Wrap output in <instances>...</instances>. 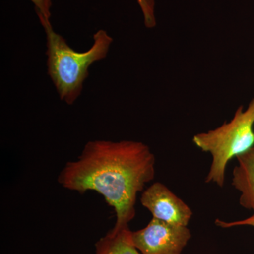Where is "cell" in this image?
I'll list each match as a JSON object with an SVG mask.
<instances>
[{
	"label": "cell",
	"mask_w": 254,
	"mask_h": 254,
	"mask_svg": "<svg viewBox=\"0 0 254 254\" xmlns=\"http://www.w3.org/2000/svg\"><path fill=\"white\" fill-rule=\"evenodd\" d=\"M254 96L245 110L239 107L229 123L193 137V143L211 155L205 182L223 187L227 164L254 147Z\"/></svg>",
	"instance_id": "3957f363"
},
{
	"label": "cell",
	"mask_w": 254,
	"mask_h": 254,
	"mask_svg": "<svg viewBox=\"0 0 254 254\" xmlns=\"http://www.w3.org/2000/svg\"><path fill=\"white\" fill-rule=\"evenodd\" d=\"M35 5L37 15L43 17L50 19L51 16L50 8L52 6V1L53 0H30Z\"/></svg>",
	"instance_id": "9c48e42d"
},
{
	"label": "cell",
	"mask_w": 254,
	"mask_h": 254,
	"mask_svg": "<svg viewBox=\"0 0 254 254\" xmlns=\"http://www.w3.org/2000/svg\"><path fill=\"white\" fill-rule=\"evenodd\" d=\"M190 237L188 227L155 218L144 228L131 232L132 242L141 254H181Z\"/></svg>",
	"instance_id": "277c9868"
},
{
	"label": "cell",
	"mask_w": 254,
	"mask_h": 254,
	"mask_svg": "<svg viewBox=\"0 0 254 254\" xmlns=\"http://www.w3.org/2000/svg\"><path fill=\"white\" fill-rule=\"evenodd\" d=\"M144 16L145 26L148 28H153L156 26L155 17L154 0H137Z\"/></svg>",
	"instance_id": "ba28073f"
},
{
	"label": "cell",
	"mask_w": 254,
	"mask_h": 254,
	"mask_svg": "<svg viewBox=\"0 0 254 254\" xmlns=\"http://www.w3.org/2000/svg\"><path fill=\"white\" fill-rule=\"evenodd\" d=\"M236 158L238 164L232 173V186L240 193L241 206L254 210V147Z\"/></svg>",
	"instance_id": "8992f818"
},
{
	"label": "cell",
	"mask_w": 254,
	"mask_h": 254,
	"mask_svg": "<svg viewBox=\"0 0 254 254\" xmlns=\"http://www.w3.org/2000/svg\"><path fill=\"white\" fill-rule=\"evenodd\" d=\"M95 254H141L133 245L129 228L112 229L95 244Z\"/></svg>",
	"instance_id": "52a82bcc"
},
{
	"label": "cell",
	"mask_w": 254,
	"mask_h": 254,
	"mask_svg": "<svg viewBox=\"0 0 254 254\" xmlns=\"http://www.w3.org/2000/svg\"><path fill=\"white\" fill-rule=\"evenodd\" d=\"M155 158L140 141H88L75 161L60 172L58 182L66 190H93L113 207L116 222L113 230L128 228L136 215L137 195L154 180Z\"/></svg>",
	"instance_id": "6da1fadb"
},
{
	"label": "cell",
	"mask_w": 254,
	"mask_h": 254,
	"mask_svg": "<svg viewBox=\"0 0 254 254\" xmlns=\"http://www.w3.org/2000/svg\"><path fill=\"white\" fill-rule=\"evenodd\" d=\"M46 31L48 74L58 91L60 100L73 105L83 91V83L89 76L90 66L106 58L113 38L104 30L93 36L91 48L86 52L75 51L63 36L53 30L50 19L39 16Z\"/></svg>",
	"instance_id": "7a4b0ae2"
},
{
	"label": "cell",
	"mask_w": 254,
	"mask_h": 254,
	"mask_svg": "<svg viewBox=\"0 0 254 254\" xmlns=\"http://www.w3.org/2000/svg\"><path fill=\"white\" fill-rule=\"evenodd\" d=\"M215 224L218 227H222V228H230V227L237 226L254 227V210L253 215L252 216L249 217L248 218L233 222H225L218 219V220H215Z\"/></svg>",
	"instance_id": "30bf717a"
},
{
	"label": "cell",
	"mask_w": 254,
	"mask_h": 254,
	"mask_svg": "<svg viewBox=\"0 0 254 254\" xmlns=\"http://www.w3.org/2000/svg\"><path fill=\"white\" fill-rule=\"evenodd\" d=\"M141 203L153 218L170 225L187 227L193 215L188 205L160 182H155L142 192Z\"/></svg>",
	"instance_id": "5b68a950"
}]
</instances>
